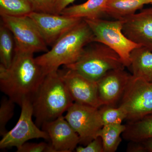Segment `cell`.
Returning <instances> with one entry per match:
<instances>
[{
	"instance_id": "6da1fadb",
	"label": "cell",
	"mask_w": 152,
	"mask_h": 152,
	"mask_svg": "<svg viewBox=\"0 0 152 152\" xmlns=\"http://www.w3.org/2000/svg\"><path fill=\"white\" fill-rule=\"evenodd\" d=\"M34 54L16 45L10 67L0 65V90L20 107L25 99L31 101L46 75Z\"/></svg>"
},
{
	"instance_id": "7a4b0ae2",
	"label": "cell",
	"mask_w": 152,
	"mask_h": 152,
	"mask_svg": "<svg viewBox=\"0 0 152 152\" xmlns=\"http://www.w3.org/2000/svg\"><path fill=\"white\" fill-rule=\"evenodd\" d=\"M94 42V35L83 19L73 28L62 37L44 54L35 58L45 75L58 70L61 66L76 62L87 45Z\"/></svg>"
},
{
	"instance_id": "3957f363",
	"label": "cell",
	"mask_w": 152,
	"mask_h": 152,
	"mask_svg": "<svg viewBox=\"0 0 152 152\" xmlns=\"http://www.w3.org/2000/svg\"><path fill=\"white\" fill-rule=\"evenodd\" d=\"M31 102L38 127L63 115L74 103L58 70L47 74Z\"/></svg>"
},
{
	"instance_id": "277c9868",
	"label": "cell",
	"mask_w": 152,
	"mask_h": 152,
	"mask_svg": "<svg viewBox=\"0 0 152 152\" xmlns=\"http://www.w3.org/2000/svg\"><path fill=\"white\" fill-rule=\"evenodd\" d=\"M64 67L96 82L108 71L126 67L115 52L97 42L88 44L76 62Z\"/></svg>"
},
{
	"instance_id": "5b68a950",
	"label": "cell",
	"mask_w": 152,
	"mask_h": 152,
	"mask_svg": "<svg viewBox=\"0 0 152 152\" xmlns=\"http://www.w3.org/2000/svg\"><path fill=\"white\" fill-rule=\"evenodd\" d=\"M94 35V42L101 43L119 55L125 67L131 64V53L140 46L133 42L123 32L121 20H108L102 18L84 19Z\"/></svg>"
},
{
	"instance_id": "8992f818",
	"label": "cell",
	"mask_w": 152,
	"mask_h": 152,
	"mask_svg": "<svg viewBox=\"0 0 152 152\" xmlns=\"http://www.w3.org/2000/svg\"><path fill=\"white\" fill-rule=\"evenodd\" d=\"M120 106L126 112L128 121L140 119L152 113V83L132 75Z\"/></svg>"
},
{
	"instance_id": "52a82bcc",
	"label": "cell",
	"mask_w": 152,
	"mask_h": 152,
	"mask_svg": "<svg viewBox=\"0 0 152 152\" xmlns=\"http://www.w3.org/2000/svg\"><path fill=\"white\" fill-rule=\"evenodd\" d=\"M20 115L16 124L2 136L0 141L1 149L20 147L28 141L34 139L50 140L46 132L39 129L33 122V108L31 101L25 99L20 106Z\"/></svg>"
},
{
	"instance_id": "ba28073f",
	"label": "cell",
	"mask_w": 152,
	"mask_h": 152,
	"mask_svg": "<svg viewBox=\"0 0 152 152\" xmlns=\"http://www.w3.org/2000/svg\"><path fill=\"white\" fill-rule=\"evenodd\" d=\"M1 22L12 33L17 45L34 53L49 50L39 31L28 16L1 15Z\"/></svg>"
},
{
	"instance_id": "9c48e42d",
	"label": "cell",
	"mask_w": 152,
	"mask_h": 152,
	"mask_svg": "<svg viewBox=\"0 0 152 152\" xmlns=\"http://www.w3.org/2000/svg\"><path fill=\"white\" fill-rule=\"evenodd\" d=\"M64 117L85 145L97 137L103 126L99 108L90 106L74 103Z\"/></svg>"
},
{
	"instance_id": "30bf717a",
	"label": "cell",
	"mask_w": 152,
	"mask_h": 152,
	"mask_svg": "<svg viewBox=\"0 0 152 152\" xmlns=\"http://www.w3.org/2000/svg\"><path fill=\"white\" fill-rule=\"evenodd\" d=\"M58 72L74 103L98 108L102 106L96 82L65 67Z\"/></svg>"
},
{
	"instance_id": "8fae6325",
	"label": "cell",
	"mask_w": 152,
	"mask_h": 152,
	"mask_svg": "<svg viewBox=\"0 0 152 152\" xmlns=\"http://www.w3.org/2000/svg\"><path fill=\"white\" fill-rule=\"evenodd\" d=\"M28 16L35 24L47 45L50 47L83 20L61 14L35 12H32Z\"/></svg>"
},
{
	"instance_id": "7c38bea8",
	"label": "cell",
	"mask_w": 152,
	"mask_h": 152,
	"mask_svg": "<svg viewBox=\"0 0 152 152\" xmlns=\"http://www.w3.org/2000/svg\"><path fill=\"white\" fill-rule=\"evenodd\" d=\"M120 20L125 35L133 42L152 52V7Z\"/></svg>"
},
{
	"instance_id": "4fadbf2b",
	"label": "cell",
	"mask_w": 152,
	"mask_h": 152,
	"mask_svg": "<svg viewBox=\"0 0 152 152\" xmlns=\"http://www.w3.org/2000/svg\"><path fill=\"white\" fill-rule=\"evenodd\" d=\"M132 77L125 69L107 72L97 82L99 99L102 106H115L121 99Z\"/></svg>"
},
{
	"instance_id": "5bb4252c",
	"label": "cell",
	"mask_w": 152,
	"mask_h": 152,
	"mask_svg": "<svg viewBox=\"0 0 152 152\" xmlns=\"http://www.w3.org/2000/svg\"><path fill=\"white\" fill-rule=\"evenodd\" d=\"M41 127L48 133L54 152H72L80 143L78 134L63 115Z\"/></svg>"
},
{
	"instance_id": "9a60e30c",
	"label": "cell",
	"mask_w": 152,
	"mask_h": 152,
	"mask_svg": "<svg viewBox=\"0 0 152 152\" xmlns=\"http://www.w3.org/2000/svg\"><path fill=\"white\" fill-rule=\"evenodd\" d=\"M108 0H88L80 4L67 7L61 15L83 19L102 18L106 14V6Z\"/></svg>"
},
{
	"instance_id": "2e32d148",
	"label": "cell",
	"mask_w": 152,
	"mask_h": 152,
	"mask_svg": "<svg viewBox=\"0 0 152 152\" xmlns=\"http://www.w3.org/2000/svg\"><path fill=\"white\" fill-rule=\"evenodd\" d=\"M129 68L133 77L152 83V52L141 46L134 49Z\"/></svg>"
},
{
	"instance_id": "e0dca14e",
	"label": "cell",
	"mask_w": 152,
	"mask_h": 152,
	"mask_svg": "<svg viewBox=\"0 0 152 152\" xmlns=\"http://www.w3.org/2000/svg\"><path fill=\"white\" fill-rule=\"evenodd\" d=\"M152 3V0H108L106 14L115 20H120L136 13L145 5Z\"/></svg>"
},
{
	"instance_id": "ac0fdd59",
	"label": "cell",
	"mask_w": 152,
	"mask_h": 152,
	"mask_svg": "<svg viewBox=\"0 0 152 152\" xmlns=\"http://www.w3.org/2000/svg\"><path fill=\"white\" fill-rule=\"evenodd\" d=\"M122 136L129 142L142 141L152 138V113L140 119L128 121Z\"/></svg>"
},
{
	"instance_id": "d6986e66",
	"label": "cell",
	"mask_w": 152,
	"mask_h": 152,
	"mask_svg": "<svg viewBox=\"0 0 152 152\" xmlns=\"http://www.w3.org/2000/svg\"><path fill=\"white\" fill-rule=\"evenodd\" d=\"M126 129L122 124L104 125L98 133L102 141L104 152H115L121 142V135Z\"/></svg>"
},
{
	"instance_id": "ffe728a7",
	"label": "cell",
	"mask_w": 152,
	"mask_h": 152,
	"mask_svg": "<svg viewBox=\"0 0 152 152\" xmlns=\"http://www.w3.org/2000/svg\"><path fill=\"white\" fill-rule=\"evenodd\" d=\"M16 48L15 37L12 32L1 22L0 61L1 65L8 68L12 61Z\"/></svg>"
},
{
	"instance_id": "44dd1931",
	"label": "cell",
	"mask_w": 152,
	"mask_h": 152,
	"mask_svg": "<svg viewBox=\"0 0 152 152\" xmlns=\"http://www.w3.org/2000/svg\"><path fill=\"white\" fill-rule=\"evenodd\" d=\"M33 12L28 0H0V15L21 16Z\"/></svg>"
},
{
	"instance_id": "7402d4cb",
	"label": "cell",
	"mask_w": 152,
	"mask_h": 152,
	"mask_svg": "<svg viewBox=\"0 0 152 152\" xmlns=\"http://www.w3.org/2000/svg\"><path fill=\"white\" fill-rule=\"evenodd\" d=\"M99 112L103 126L122 124L127 118L126 112L121 106L103 105L99 108Z\"/></svg>"
},
{
	"instance_id": "603a6c76",
	"label": "cell",
	"mask_w": 152,
	"mask_h": 152,
	"mask_svg": "<svg viewBox=\"0 0 152 152\" xmlns=\"http://www.w3.org/2000/svg\"><path fill=\"white\" fill-rule=\"evenodd\" d=\"M15 103L8 97H3L0 105V135L3 136L7 132L6 126L13 116Z\"/></svg>"
},
{
	"instance_id": "cb8c5ba5",
	"label": "cell",
	"mask_w": 152,
	"mask_h": 152,
	"mask_svg": "<svg viewBox=\"0 0 152 152\" xmlns=\"http://www.w3.org/2000/svg\"><path fill=\"white\" fill-rule=\"evenodd\" d=\"M33 12L42 13L56 14L57 0H28Z\"/></svg>"
},
{
	"instance_id": "d4e9b609",
	"label": "cell",
	"mask_w": 152,
	"mask_h": 152,
	"mask_svg": "<svg viewBox=\"0 0 152 152\" xmlns=\"http://www.w3.org/2000/svg\"><path fill=\"white\" fill-rule=\"evenodd\" d=\"M17 152H54L50 144L44 142H26L17 148Z\"/></svg>"
},
{
	"instance_id": "484cf974",
	"label": "cell",
	"mask_w": 152,
	"mask_h": 152,
	"mask_svg": "<svg viewBox=\"0 0 152 152\" xmlns=\"http://www.w3.org/2000/svg\"><path fill=\"white\" fill-rule=\"evenodd\" d=\"M127 151L130 152H152V138L142 141L129 142Z\"/></svg>"
},
{
	"instance_id": "4316f807",
	"label": "cell",
	"mask_w": 152,
	"mask_h": 152,
	"mask_svg": "<svg viewBox=\"0 0 152 152\" xmlns=\"http://www.w3.org/2000/svg\"><path fill=\"white\" fill-rule=\"evenodd\" d=\"M75 150L77 152H104L102 141L100 137H96L85 147H77Z\"/></svg>"
},
{
	"instance_id": "83f0119b",
	"label": "cell",
	"mask_w": 152,
	"mask_h": 152,
	"mask_svg": "<svg viewBox=\"0 0 152 152\" xmlns=\"http://www.w3.org/2000/svg\"><path fill=\"white\" fill-rule=\"evenodd\" d=\"M76 0H57L56 7V14H61V12Z\"/></svg>"
},
{
	"instance_id": "f1b7e54d",
	"label": "cell",
	"mask_w": 152,
	"mask_h": 152,
	"mask_svg": "<svg viewBox=\"0 0 152 152\" xmlns=\"http://www.w3.org/2000/svg\"></svg>"
}]
</instances>
